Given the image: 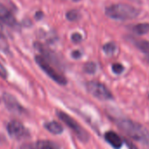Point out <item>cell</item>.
Here are the masks:
<instances>
[{
    "label": "cell",
    "mask_w": 149,
    "mask_h": 149,
    "mask_svg": "<svg viewBox=\"0 0 149 149\" xmlns=\"http://www.w3.org/2000/svg\"><path fill=\"white\" fill-rule=\"evenodd\" d=\"M117 125L130 138L144 143L149 141V132L140 124L124 118L118 120Z\"/></svg>",
    "instance_id": "1"
},
{
    "label": "cell",
    "mask_w": 149,
    "mask_h": 149,
    "mask_svg": "<svg viewBox=\"0 0 149 149\" xmlns=\"http://www.w3.org/2000/svg\"><path fill=\"white\" fill-rule=\"evenodd\" d=\"M105 14L113 19H133L139 14V11L127 4H115L105 9Z\"/></svg>",
    "instance_id": "2"
},
{
    "label": "cell",
    "mask_w": 149,
    "mask_h": 149,
    "mask_svg": "<svg viewBox=\"0 0 149 149\" xmlns=\"http://www.w3.org/2000/svg\"><path fill=\"white\" fill-rule=\"evenodd\" d=\"M35 61L47 76L49 77H51L54 81H55L57 84H59L61 85H65L67 84L66 78L49 63V61L44 56L37 55L35 57Z\"/></svg>",
    "instance_id": "3"
},
{
    "label": "cell",
    "mask_w": 149,
    "mask_h": 149,
    "mask_svg": "<svg viewBox=\"0 0 149 149\" xmlns=\"http://www.w3.org/2000/svg\"><path fill=\"white\" fill-rule=\"evenodd\" d=\"M56 114H57V116L59 117V118L61 121H63L69 128H71L74 131V132L77 135V137L81 140L87 141L89 139L88 133L82 128V126L76 120H74L73 118H71L69 115H68L67 113H65L63 111H57Z\"/></svg>",
    "instance_id": "4"
},
{
    "label": "cell",
    "mask_w": 149,
    "mask_h": 149,
    "mask_svg": "<svg viewBox=\"0 0 149 149\" xmlns=\"http://www.w3.org/2000/svg\"><path fill=\"white\" fill-rule=\"evenodd\" d=\"M87 91L95 97L100 100H109L112 98L111 91L107 89L105 85L97 81L88 82L86 84Z\"/></svg>",
    "instance_id": "5"
},
{
    "label": "cell",
    "mask_w": 149,
    "mask_h": 149,
    "mask_svg": "<svg viewBox=\"0 0 149 149\" xmlns=\"http://www.w3.org/2000/svg\"><path fill=\"white\" fill-rule=\"evenodd\" d=\"M7 132L11 137L16 139H26L30 135L25 125L18 120H13L7 125Z\"/></svg>",
    "instance_id": "6"
},
{
    "label": "cell",
    "mask_w": 149,
    "mask_h": 149,
    "mask_svg": "<svg viewBox=\"0 0 149 149\" xmlns=\"http://www.w3.org/2000/svg\"><path fill=\"white\" fill-rule=\"evenodd\" d=\"M3 99H4V102H5L6 107L11 111L15 112V113H19V114H22L25 111L24 108L19 104V103L17 101V99L13 96H12L11 94L5 93L3 96Z\"/></svg>",
    "instance_id": "7"
},
{
    "label": "cell",
    "mask_w": 149,
    "mask_h": 149,
    "mask_svg": "<svg viewBox=\"0 0 149 149\" xmlns=\"http://www.w3.org/2000/svg\"><path fill=\"white\" fill-rule=\"evenodd\" d=\"M20 149H59V146L50 140H39L24 145Z\"/></svg>",
    "instance_id": "8"
},
{
    "label": "cell",
    "mask_w": 149,
    "mask_h": 149,
    "mask_svg": "<svg viewBox=\"0 0 149 149\" xmlns=\"http://www.w3.org/2000/svg\"><path fill=\"white\" fill-rule=\"evenodd\" d=\"M0 22L10 26H14L16 25V20L13 13L1 3H0Z\"/></svg>",
    "instance_id": "9"
},
{
    "label": "cell",
    "mask_w": 149,
    "mask_h": 149,
    "mask_svg": "<svg viewBox=\"0 0 149 149\" xmlns=\"http://www.w3.org/2000/svg\"><path fill=\"white\" fill-rule=\"evenodd\" d=\"M104 139L105 140L115 149H120L122 145H123V140L122 139L114 132L109 131L104 134Z\"/></svg>",
    "instance_id": "10"
},
{
    "label": "cell",
    "mask_w": 149,
    "mask_h": 149,
    "mask_svg": "<svg viewBox=\"0 0 149 149\" xmlns=\"http://www.w3.org/2000/svg\"><path fill=\"white\" fill-rule=\"evenodd\" d=\"M45 127L48 132H50L51 133H54V134H61L63 132L62 125L56 121H51V122L46 123Z\"/></svg>",
    "instance_id": "11"
},
{
    "label": "cell",
    "mask_w": 149,
    "mask_h": 149,
    "mask_svg": "<svg viewBox=\"0 0 149 149\" xmlns=\"http://www.w3.org/2000/svg\"><path fill=\"white\" fill-rule=\"evenodd\" d=\"M132 31L139 34V35H142V34H146L149 32V24L147 23H141V24H138L135 25L132 27Z\"/></svg>",
    "instance_id": "12"
},
{
    "label": "cell",
    "mask_w": 149,
    "mask_h": 149,
    "mask_svg": "<svg viewBox=\"0 0 149 149\" xmlns=\"http://www.w3.org/2000/svg\"><path fill=\"white\" fill-rule=\"evenodd\" d=\"M135 46L145 53H149V41L147 40H135Z\"/></svg>",
    "instance_id": "13"
},
{
    "label": "cell",
    "mask_w": 149,
    "mask_h": 149,
    "mask_svg": "<svg viewBox=\"0 0 149 149\" xmlns=\"http://www.w3.org/2000/svg\"><path fill=\"white\" fill-rule=\"evenodd\" d=\"M103 48H104V51L105 54H112L115 53L117 47H116V45L114 43L110 42V43L105 44Z\"/></svg>",
    "instance_id": "14"
},
{
    "label": "cell",
    "mask_w": 149,
    "mask_h": 149,
    "mask_svg": "<svg viewBox=\"0 0 149 149\" xmlns=\"http://www.w3.org/2000/svg\"><path fill=\"white\" fill-rule=\"evenodd\" d=\"M84 69V72H86V73L93 74V73H95V71H96V69H97V66H96V64L93 63V62H89V63L85 64Z\"/></svg>",
    "instance_id": "15"
},
{
    "label": "cell",
    "mask_w": 149,
    "mask_h": 149,
    "mask_svg": "<svg viewBox=\"0 0 149 149\" xmlns=\"http://www.w3.org/2000/svg\"><path fill=\"white\" fill-rule=\"evenodd\" d=\"M78 18V13L77 11L76 10H72V11H69L68 13H67V19L70 21H74V20H77Z\"/></svg>",
    "instance_id": "16"
},
{
    "label": "cell",
    "mask_w": 149,
    "mask_h": 149,
    "mask_svg": "<svg viewBox=\"0 0 149 149\" xmlns=\"http://www.w3.org/2000/svg\"><path fill=\"white\" fill-rule=\"evenodd\" d=\"M112 71L116 74H121L124 71V67L119 63H114L112 65Z\"/></svg>",
    "instance_id": "17"
},
{
    "label": "cell",
    "mask_w": 149,
    "mask_h": 149,
    "mask_svg": "<svg viewBox=\"0 0 149 149\" xmlns=\"http://www.w3.org/2000/svg\"><path fill=\"white\" fill-rule=\"evenodd\" d=\"M71 40L74 43H78V42H80L82 40V36H81V34L77 33H73L72 36H71Z\"/></svg>",
    "instance_id": "18"
},
{
    "label": "cell",
    "mask_w": 149,
    "mask_h": 149,
    "mask_svg": "<svg viewBox=\"0 0 149 149\" xmlns=\"http://www.w3.org/2000/svg\"><path fill=\"white\" fill-rule=\"evenodd\" d=\"M0 77H3L4 79H6L7 77V71L6 69V68L3 66V64L0 63Z\"/></svg>",
    "instance_id": "19"
},
{
    "label": "cell",
    "mask_w": 149,
    "mask_h": 149,
    "mask_svg": "<svg viewBox=\"0 0 149 149\" xmlns=\"http://www.w3.org/2000/svg\"><path fill=\"white\" fill-rule=\"evenodd\" d=\"M72 55H73L74 58H79L81 56V53H79L78 51H74V52L72 53Z\"/></svg>",
    "instance_id": "20"
},
{
    "label": "cell",
    "mask_w": 149,
    "mask_h": 149,
    "mask_svg": "<svg viewBox=\"0 0 149 149\" xmlns=\"http://www.w3.org/2000/svg\"><path fill=\"white\" fill-rule=\"evenodd\" d=\"M128 146H129V148H130V149H138V148H137L136 146H134L132 144H128Z\"/></svg>",
    "instance_id": "21"
},
{
    "label": "cell",
    "mask_w": 149,
    "mask_h": 149,
    "mask_svg": "<svg viewBox=\"0 0 149 149\" xmlns=\"http://www.w3.org/2000/svg\"><path fill=\"white\" fill-rule=\"evenodd\" d=\"M148 61H149V57H148Z\"/></svg>",
    "instance_id": "22"
}]
</instances>
